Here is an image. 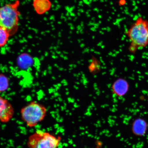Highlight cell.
Listing matches in <instances>:
<instances>
[{
    "label": "cell",
    "mask_w": 148,
    "mask_h": 148,
    "mask_svg": "<svg viewBox=\"0 0 148 148\" xmlns=\"http://www.w3.org/2000/svg\"><path fill=\"white\" fill-rule=\"evenodd\" d=\"M14 107L8 100L0 96V121L8 123L14 115Z\"/></svg>",
    "instance_id": "5"
},
{
    "label": "cell",
    "mask_w": 148,
    "mask_h": 148,
    "mask_svg": "<svg viewBox=\"0 0 148 148\" xmlns=\"http://www.w3.org/2000/svg\"><path fill=\"white\" fill-rule=\"evenodd\" d=\"M11 37L10 33L7 29L0 27V48L6 45Z\"/></svg>",
    "instance_id": "8"
},
{
    "label": "cell",
    "mask_w": 148,
    "mask_h": 148,
    "mask_svg": "<svg viewBox=\"0 0 148 148\" xmlns=\"http://www.w3.org/2000/svg\"><path fill=\"white\" fill-rule=\"evenodd\" d=\"M129 84L126 80L120 79L116 80L112 85V90L114 94L119 97H123L129 90Z\"/></svg>",
    "instance_id": "6"
},
{
    "label": "cell",
    "mask_w": 148,
    "mask_h": 148,
    "mask_svg": "<svg viewBox=\"0 0 148 148\" xmlns=\"http://www.w3.org/2000/svg\"><path fill=\"white\" fill-rule=\"evenodd\" d=\"M130 42V50L132 52L148 45V20L139 17L127 30Z\"/></svg>",
    "instance_id": "1"
},
{
    "label": "cell",
    "mask_w": 148,
    "mask_h": 148,
    "mask_svg": "<svg viewBox=\"0 0 148 148\" xmlns=\"http://www.w3.org/2000/svg\"><path fill=\"white\" fill-rule=\"evenodd\" d=\"M62 140L61 136L39 130L29 137L27 146L29 148H58Z\"/></svg>",
    "instance_id": "4"
},
{
    "label": "cell",
    "mask_w": 148,
    "mask_h": 148,
    "mask_svg": "<svg viewBox=\"0 0 148 148\" xmlns=\"http://www.w3.org/2000/svg\"><path fill=\"white\" fill-rule=\"evenodd\" d=\"M9 79L4 74H0V92H4L8 89Z\"/></svg>",
    "instance_id": "9"
},
{
    "label": "cell",
    "mask_w": 148,
    "mask_h": 148,
    "mask_svg": "<svg viewBox=\"0 0 148 148\" xmlns=\"http://www.w3.org/2000/svg\"><path fill=\"white\" fill-rule=\"evenodd\" d=\"M33 8L38 14H45L51 8L52 3L50 0H33Z\"/></svg>",
    "instance_id": "7"
},
{
    "label": "cell",
    "mask_w": 148,
    "mask_h": 148,
    "mask_svg": "<svg viewBox=\"0 0 148 148\" xmlns=\"http://www.w3.org/2000/svg\"><path fill=\"white\" fill-rule=\"evenodd\" d=\"M47 113L46 107L36 101H32L21 109V118L28 127H36L45 118Z\"/></svg>",
    "instance_id": "3"
},
{
    "label": "cell",
    "mask_w": 148,
    "mask_h": 148,
    "mask_svg": "<svg viewBox=\"0 0 148 148\" xmlns=\"http://www.w3.org/2000/svg\"><path fill=\"white\" fill-rule=\"evenodd\" d=\"M20 4L19 0H16L0 7V27L7 29L12 36L18 30L21 14L18 10Z\"/></svg>",
    "instance_id": "2"
}]
</instances>
